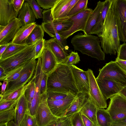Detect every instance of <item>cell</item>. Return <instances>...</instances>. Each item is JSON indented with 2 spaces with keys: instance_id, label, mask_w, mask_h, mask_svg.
Listing matches in <instances>:
<instances>
[{
  "instance_id": "obj_32",
  "label": "cell",
  "mask_w": 126,
  "mask_h": 126,
  "mask_svg": "<svg viewBox=\"0 0 126 126\" xmlns=\"http://www.w3.org/2000/svg\"><path fill=\"white\" fill-rule=\"evenodd\" d=\"M28 46L10 43L0 57V61L12 56L21 51Z\"/></svg>"
},
{
  "instance_id": "obj_17",
  "label": "cell",
  "mask_w": 126,
  "mask_h": 126,
  "mask_svg": "<svg viewBox=\"0 0 126 126\" xmlns=\"http://www.w3.org/2000/svg\"><path fill=\"white\" fill-rule=\"evenodd\" d=\"M18 13L15 9L11 0H0V25L5 26L17 18Z\"/></svg>"
},
{
  "instance_id": "obj_49",
  "label": "cell",
  "mask_w": 126,
  "mask_h": 126,
  "mask_svg": "<svg viewBox=\"0 0 126 126\" xmlns=\"http://www.w3.org/2000/svg\"><path fill=\"white\" fill-rule=\"evenodd\" d=\"M81 115L85 126H95L94 123L85 115L81 113Z\"/></svg>"
},
{
  "instance_id": "obj_47",
  "label": "cell",
  "mask_w": 126,
  "mask_h": 126,
  "mask_svg": "<svg viewBox=\"0 0 126 126\" xmlns=\"http://www.w3.org/2000/svg\"><path fill=\"white\" fill-rule=\"evenodd\" d=\"M56 126H72L71 119L66 116L59 118Z\"/></svg>"
},
{
  "instance_id": "obj_15",
  "label": "cell",
  "mask_w": 126,
  "mask_h": 126,
  "mask_svg": "<svg viewBox=\"0 0 126 126\" xmlns=\"http://www.w3.org/2000/svg\"><path fill=\"white\" fill-rule=\"evenodd\" d=\"M69 66L71 70L76 86L79 92L89 94V81L88 70L84 71L75 65Z\"/></svg>"
},
{
  "instance_id": "obj_23",
  "label": "cell",
  "mask_w": 126,
  "mask_h": 126,
  "mask_svg": "<svg viewBox=\"0 0 126 126\" xmlns=\"http://www.w3.org/2000/svg\"><path fill=\"white\" fill-rule=\"evenodd\" d=\"M17 18L20 21L22 26L35 22L36 18L28 2L25 1L21 8L18 12Z\"/></svg>"
},
{
  "instance_id": "obj_45",
  "label": "cell",
  "mask_w": 126,
  "mask_h": 126,
  "mask_svg": "<svg viewBox=\"0 0 126 126\" xmlns=\"http://www.w3.org/2000/svg\"><path fill=\"white\" fill-rule=\"evenodd\" d=\"M48 75L43 72L40 83V95L47 93V81Z\"/></svg>"
},
{
  "instance_id": "obj_29",
  "label": "cell",
  "mask_w": 126,
  "mask_h": 126,
  "mask_svg": "<svg viewBox=\"0 0 126 126\" xmlns=\"http://www.w3.org/2000/svg\"><path fill=\"white\" fill-rule=\"evenodd\" d=\"M44 32L41 25L37 24L28 37L26 42V45H35L44 39Z\"/></svg>"
},
{
  "instance_id": "obj_46",
  "label": "cell",
  "mask_w": 126,
  "mask_h": 126,
  "mask_svg": "<svg viewBox=\"0 0 126 126\" xmlns=\"http://www.w3.org/2000/svg\"><path fill=\"white\" fill-rule=\"evenodd\" d=\"M117 59L126 61V43L121 45L119 50L117 53Z\"/></svg>"
},
{
  "instance_id": "obj_26",
  "label": "cell",
  "mask_w": 126,
  "mask_h": 126,
  "mask_svg": "<svg viewBox=\"0 0 126 126\" xmlns=\"http://www.w3.org/2000/svg\"><path fill=\"white\" fill-rule=\"evenodd\" d=\"M71 0H57L54 6L50 9L51 15L53 20L65 18L64 14Z\"/></svg>"
},
{
  "instance_id": "obj_60",
  "label": "cell",
  "mask_w": 126,
  "mask_h": 126,
  "mask_svg": "<svg viewBox=\"0 0 126 126\" xmlns=\"http://www.w3.org/2000/svg\"><path fill=\"white\" fill-rule=\"evenodd\" d=\"M0 126H8V123L0 125Z\"/></svg>"
},
{
  "instance_id": "obj_12",
  "label": "cell",
  "mask_w": 126,
  "mask_h": 126,
  "mask_svg": "<svg viewBox=\"0 0 126 126\" xmlns=\"http://www.w3.org/2000/svg\"><path fill=\"white\" fill-rule=\"evenodd\" d=\"M76 96L70 94L63 99L57 100L47 99L48 107L53 114L58 118L65 116Z\"/></svg>"
},
{
  "instance_id": "obj_27",
  "label": "cell",
  "mask_w": 126,
  "mask_h": 126,
  "mask_svg": "<svg viewBox=\"0 0 126 126\" xmlns=\"http://www.w3.org/2000/svg\"><path fill=\"white\" fill-rule=\"evenodd\" d=\"M98 108L93 103L90 97L80 112L90 120L95 126H98L96 119V112Z\"/></svg>"
},
{
  "instance_id": "obj_20",
  "label": "cell",
  "mask_w": 126,
  "mask_h": 126,
  "mask_svg": "<svg viewBox=\"0 0 126 126\" xmlns=\"http://www.w3.org/2000/svg\"><path fill=\"white\" fill-rule=\"evenodd\" d=\"M45 44L51 50L55 56L58 64H64L69 55L66 50L63 48L54 38L45 40Z\"/></svg>"
},
{
  "instance_id": "obj_51",
  "label": "cell",
  "mask_w": 126,
  "mask_h": 126,
  "mask_svg": "<svg viewBox=\"0 0 126 126\" xmlns=\"http://www.w3.org/2000/svg\"><path fill=\"white\" fill-rule=\"evenodd\" d=\"M111 126H126V117L120 120L112 122Z\"/></svg>"
},
{
  "instance_id": "obj_3",
  "label": "cell",
  "mask_w": 126,
  "mask_h": 126,
  "mask_svg": "<svg viewBox=\"0 0 126 126\" xmlns=\"http://www.w3.org/2000/svg\"><path fill=\"white\" fill-rule=\"evenodd\" d=\"M71 43L75 50L99 61L104 60L105 54L101 48L98 37L79 33L72 38Z\"/></svg>"
},
{
  "instance_id": "obj_39",
  "label": "cell",
  "mask_w": 126,
  "mask_h": 126,
  "mask_svg": "<svg viewBox=\"0 0 126 126\" xmlns=\"http://www.w3.org/2000/svg\"><path fill=\"white\" fill-rule=\"evenodd\" d=\"M80 61V57L78 53L77 52L72 51L69 54L67 60L63 64L69 66L77 64Z\"/></svg>"
},
{
  "instance_id": "obj_24",
  "label": "cell",
  "mask_w": 126,
  "mask_h": 126,
  "mask_svg": "<svg viewBox=\"0 0 126 126\" xmlns=\"http://www.w3.org/2000/svg\"><path fill=\"white\" fill-rule=\"evenodd\" d=\"M105 1L97 2V5L93 10L88 20L84 34L87 35L92 34L93 29L101 13Z\"/></svg>"
},
{
  "instance_id": "obj_40",
  "label": "cell",
  "mask_w": 126,
  "mask_h": 126,
  "mask_svg": "<svg viewBox=\"0 0 126 126\" xmlns=\"http://www.w3.org/2000/svg\"><path fill=\"white\" fill-rule=\"evenodd\" d=\"M70 94H65L59 92L47 91V99L57 100L65 98Z\"/></svg>"
},
{
  "instance_id": "obj_34",
  "label": "cell",
  "mask_w": 126,
  "mask_h": 126,
  "mask_svg": "<svg viewBox=\"0 0 126 126\" xmlns=\"http://www.w3.org/2000/svg\"><path fill=\"white\" fill-rule=\"evenodd\" d=\"M88 0H79L67 16L70 18L87 8Z\"/></svg>"
},
{
  "instance_id": "obj_57",
  "label": "cell",
  "mask_w": 126,
  "mask_h": 126,
  "mask_svg": "<svg viewBox=\"0 0 126 126\" xmlns=\"http://www.w3.org/2000/svg\"><path fill=\"white\" fill-rule=\"evenodd\" d=\"M8 126H18L13 120L11 121L8 123Z\"/></svg>"
},
{
  "instance_id": "obj_14",
  "label": "cell",
  "mask_w": 126,
  "mask_h": 126,
  "mask_svg": "<svg viewBox=\"0 0 126 126\" xmlns=\"http://www.w3.org/2000/svg\"><path fill=\"white\" fill-rule=\"evenodd\" d=\"M96 80L102 94L106 100L119 94L125 87L119 83L110 79H96Z\"/></svg>"
},
{
  "instance_id": "obj_22",
  "label": "cell",
  "mask_w": 126,
  "mask_h": 126,
  "mask_svg": "<svg viewBox=\"0 0 126 126\" xmlns=\"http://www.w3.org/2000/svg\"><path fill=\"white\" fill-rule=\"evenodd\" d=\"M36 25L35 22L21 27L16 33L11 43L19 45H27V40Z\"/></svg>"
},
{
  "instance_id": "obj_19",
  "label": "cell",
  "mask_w": 126,
  "mask_h": 126,
  "mask_svg": "<svg viewBox=\"0 0 126 126\" xmlns=\"http://www.w3.org/2000/svg\"><path fill=\"white\" fill-rule=\"evenodd\" d=\"M21 27V23L17 18L13 19L5 26L0 32V46L7 44L12 41Z\"/></svg>"
},
{
  "instance_id": "obj_11",
  "label": "cell",
  "mask_w": 126,
  "mask_h": 126,
  "mask_svg": "<svg viewBox=\"0 0 126 126\" xmlns=\"http://www.w3.org/2000/svg\"><path fill=\"white\" fill-rule=\"evenodd\" d=\"M89 81V94L92 101L98 108L107 107L106 99L102 94L97 82L93 71L88 70Z\"/></svg>"
},
{
  "instance_id": "obj_48",
  "label": "cell",
  "mask_w": 126,
  "mask_h": 126,
  "mask_svg": "<svg viewBox=\"0 0 126 126\" xmlns=\"http://www.w3.org/2000/svg\"><path fill=\"white\" fill-rule=\"evenodd\" d=\"M13 5L17 12L21 8L24 2V0H11Z\"/></svg>"
},
{
  "instance_id": "obj_28",
  "label": "cell",
  "mask_w": 126,
  "mask_h": 126,
  "mask_svg": "<svg viewBox=\"0 0 126 126\" xmlns=\"http://www.w3.org/2000/svg\"><path fill=\"white\" fill-rule=\"evenodd\" d=\"M111 1V0L105 1L102 11L94 27L92 34H96L98 36L101 33Z\"/></svg>"
},
{
  "instance_id": "obj_1",
  "label": "cell",
  "mask_w": 126,
  "mask_h": 126,
  "mask_svg": "<svg viewBox=\"0 0 126 126\" xmlns=\"http://www.w3.org/2000/svg\"><path fill=\"white\" fill-rule=\"evenodd\" d=\"M116 0H111L102 31L98 35L105 53L115 55L121 45L115 13Z\"/></svg>"
},
{
  "instance_id": "obj_13",
  "label": "cell",
  "mask_w": 126,
  "mask_h": 126,
  "mask_svg": "<svg viewBox=\"0 0 126 126\" xmlns=\"http://www.w3.org/2000/svg\"><path fill=\"white\" fill-rule=\"evenodd\" d=\"M73 23L70 18L67 17L49 22H43L41 25L44 31L53 38L55 32L59 33L66 31L72 27Z\"/></svg>"
},
{
  "instance_id": "obj_54",
  "label": "cell",
  "mask_w": 126,
  "mask_h": 126,
  "mask_svg": "<svg viewBox=\"0 0 126 126\" xmlns=\"http://www.w3.org/2000/svg\"><path fill=\"white\" fill-rule=\"evenodd\" d=\"M11 42L3 45L0 46V57L5 52Z\"/></svg>"
},
{
  "instance_id": "obj_58",
  "label": "cell",
  "mask_w": 126,
  "mask_h": 126,
  "mask_svg": "<svg viewBox=\"0 0 126 126\" xmlns=\"http://www.w3.org/2000/svg\"><path fill=\"white\" fill-rule=\"evenodd\" d=\"M57 120L54 122L45 126H56L57 124Z\"/></svg>"
},
{
  "instance_id": "obj_25",
  "label": "cell",
  "mask_w": 126,
  "mask_h": 126,
  "mask_svg": "<svg viewBox=\"0 0 126 126\" xmlns=\"http://www.w3.org/2000/svg\"><path fill=\"white\" fill-rule=\"evenodd\" d=\"M15 109L14 121L18 126H20L21 121L28 110L27 102L24 94L18 100Z\"/></svg>"
},
{
  "instance_id": "obj_44",
  "label": "cell",
  "mask_w": 126,
  "mask_h": 126,
  "mask_svg": "<svg viewBox=\"0 0 126 126\" xmlns=\"http://www.w3.org/2000/svg\"><path fill=\"white\" fill-rule=\"evenodd\" d=\"M72 126H85L80 111L75 114L70 118Z\"/></svg>"
},
{
  "instance_id": "obj_42",
  "label": "cell",
  "mask_w": 126,
  "mask_h": 126,
  "mask_svg": "<svg viewBox=\"0 0 126 126\" xmlns=\"http://www.w3.org/2000/svg\"><path fill=\"white\" fill-rule=\"evenodd\" d=\"M57 0H37L36 1L40 7L45 10L51 8Z\"/></svg>"
},
{
  "instance_id": "obj_30",
  "label": "cell",
  "mask_w": 126,
  "mask_h": 126,
  "mask_svg": "<svg viewBox=\"0 0 126 126\" xmlns=\"http://www.w3.org/2000/svg\"><path fill=\"white\" fill-rule=\"evenodd\" d=\"M96 119L98 126H111L112 120L111 116L104 108H98Z\"/></svg>"
},
{
  "instance_id": "obj_10",
  "label": "cell",
  "mask_w": 126,
  "mask_h": 126,
  "mask_svg": "<svg viewBox=\"0 0 126 126\" xmlns=\"http://www.w3.org/2000/svg\"><path fill=\"white\" fill-rule=\"evenodd\" d=\"M115 13L120 41L126 42V0H116Z\"/></svg>"
},
{
  "instance_id": "obj_9",
  "label": "cell",
  "mask_w": 126,
  "mask_h": 126,
  "mask_svg": "<svg viewBox=\"0 0 126 126\" xmlns=\"http://www.w3.org/2000/svg\"><path fill=\"white\" fill-rule=\"evenodd\" d=\"M35 116L38 126H45L59 118L53 114L48 107L47 93L41 96Z\"/></svg>"
},
{
  "instance_id": "obj_36",
  "label": "cell",
  "mask_w": 126,
  "mask_h": 126,
  "mask_svg": "<svg viewBox=\"0 0 126 126\" xmlns=\"http://www.w3.org/2000/svg\"><path fill=\"white\" fill-rule=\"evenodd\" d=\"M15 109H11L0 112V125L8 123L14 119Z\"/></svg>"
},
{
  "instance_id": "obj_52",
  "label": "cell",
  "mask_w": 126,
  "mask_h": 126,
  "mask_svg": "<svg viewBox=\"0 0 126 126\" xmlns=\"http://www.w3.org/2000/svg\"><path fill=\"white\" fill-rule=\"evenodd\" d=\"M115 61L126 72V61L116 58Z\"/></svg>"
},
{
  "instance_id": "obj_16",
  "label": "cell",
  "mask_w": 126,
  "mask_h": 126,
  "mask_svg": "<svg viewBox=\"0 0 126 126\" xmlns=\"http://www.w3.org/2000/svg\"><path fill=\"white\" fill-rule=\"evenodd\" d=\"M43 72L40 57L38 59L37 64L34 73L35 83V92L34 97L28 109L30 113L32 115H35L40 101V86Z\"/></svg>"
},
{
  "instance_id": "obj_59",
  "label": "cell",
  "mask_w": 126,
  "mask_h": 126,
  "mask_svg": "<svg viewBox=\"0 0 126 126\" xmlns=\"http://www.w3.org/2000/svg\"><path fill=\"white\" fill-rule=\"evenodd\" d=\"M5 27L4 26L0 25V32L3 30Z\"/></svg>"
},
{
  "instance_id": "obj_4",
  "label": "cell",
  "mask_w": 126,
  "mask_h": 126,
  "mask_svg": "<svg viewBox=\"0 0 126 126\" xmlns=\"http://www.w3.org/2000/svg\"><path fill=\"white\" fill-rule=\"evenodd\" d=\"M35 44L27 46L24 49L0 61V66L4 70L6 74L12 70L35 58Z\"/></svg>"
},
{
  "instance_id": "obj_33",
  "label": "cell",
  "mask_w": 126,
  "mask_h": 126,
  "mask_svg": "<svg viewBox=\"0 0 126 126\" xmlns=\"http://www.w3.org/2000/svg\"><path fill=\"white\" fill-rule=\"evenodd\" d=\"M35 83L34 75L28 83L25 91L24 95L27 102L28 109L35 94Z\"/></svg>"
},
{
  "instance_id": "obj_8",
  "label": "cell",
  "mask_w": 126,
  "mask_h": 126,
  "mask_svg": "<svg viewBox=\"0 0 126 126\" xmlns=\"http://www.w3.org/2000/svg\"><path fill=\"white\" fill-rule=\"evenodd\" d=\"M93 10L87 8L85 10L72 16L70 18L73 22L72 27L66 31L59 33L66 40L75 32L79 31L84 32L88 20Z\"/></svg>"
},
{
  "instance_id": "obj_53",
  "label": "cell",
  "mask_w": 126,
  "mask_h": 126,
  "mask_svg": "<svg viewBox=\"0 0 126 126\" xmlns=\"http://www.w3.org/2000/svg\"><path fill=\"white\" fill-rule=\"evenodd\" d=\"M8 83L9 82L7 80L3 81L1 86L0 94L3 95L5 93Z\"/></svg>"
},
{
  "instance_id": "obj_41",
  "label": "cell",
  "mask_w": 126,
  "mask_h": 126,
  "mask_svg": "<svg viewBox=\"0 0 126 126\" xmlns=\"http://www.w3.org/2000/svg\"><path fill=\"white\" fill-rule=\"evenodd\" d=\"M17 101L15 100H2L0 101V112L14 108Z\"/></svg>"
},
{
  "instance_id": "obj_18",
  "label": "cell",
  "mask_w": 126,
  "mask_h": 126,
  "mask_svg": "<svg viewBox=\"0 0 126 126\" xmlns=\"http://www.w3.org/2000/svg\"><path fill=\"white\" fill-rule=\"evenodd\" d=\"M43 72L48 75L55 69L58 64L56 59L50 49L45 44V47L40 57Z\"/></svg>"
},
{
  "instance_id": "obj_21",
  "label": "cell",
  "mask_w": 126,
  "mask_h": 126,
  "mask_svg": "<svg viewBox=\"0 0 126 126\" xmlns=\"http://www.w3.org/2000/svg\"><path fill=\"white\" fill-rule=\"evenodd\" d=\"M90 97L88 93L79 92L71 103L65 116L70 118L75 114L80 111Z\"/></svg>"
},
{
  "instance_id": "obj_50",
  "label": "cell",
  "mask_w": 126,
  "mask_h": 126,
  "mask_svg": "<svg viewBox=\"0 0 126 126\" xmlns=\"http://www.w3.org/2000/svg\"><path fill=\"white\" fill-rule=\"evenodd\" d=\"M79 0H71L64 15V17H67V16L75 4Z\"/></svg>"
},
{
  "instance_id": "obj_31",
  "label": "cell",
  "mask_w": 126,
  "mask_h": 126,
  "mask_svg": "<svg viewBox=\"0 0 126 126\" xmlns=\"http://www.w3.org/2000/svg\"><path fill=\"white\" fill-rule=\"evenodd\" d=\"M28 83L26 85L8 93L3 95L0 94V101L2 100L17 101L21 96L24 94Z\"/></svg>"
},
{
  "instance_id": "obj_56",
  "label": "cell",
  "mask_w": 126,
  "mask_h": 126,
  "mask_svg": "<svg viewBox=\"0 0 126 126\" xmlns=\"http://www.w3.org/2000/svg\"><path fill=\"white\" fill-rule=\"evenodd\" d=\"M119 94L121 95L126 98V86L124 87L120 92Z\"/></svg>"
},
{
  "instance_id": "obj_35",
  "label": "cell",
  "mask_w": 126,
  "mask_h": 126,
  "mask_svg": "<svg viewBox=\"0 0 126 126\" xmlns=\"http://www.w3.org/2000/svg\"><path fill=\"white\" fill-rule=\"evenodd\" d=\"M29 62L17 67L10 71L6 74L3 81L7 80L9 82L17 79L20 76L24 66Z\"/></svg>"
},
{
  "instance_id": "obj_37",
  "label": "cell",
  "mask_w": 126,
  "mask_h": 126,
  "mask_svg": "<svg viewBox=\"0 0 126 126\" xmlns=\"http://www.w3.org/2000/svg\"><path fill=\"white\" fill-rule=\"evenodd\" d=\"M20 126H38L35 115H32L28 110L25 115Z\"/></svg>"
},
{
  "instance_id": "obj_2",
  "label": "cell",
  "mask_w": 126,
  "mask_h": 126,
  "mask_svg": "<svg viewBox=\"0 0 126 126\" xmlns=\"http://www.w3.org/2000/svg\"><path fill=\"white\" fill-rule=\"evenodd\" d=\"M47 91L71 94L76 96L79 91L69 66L58 64L55 70L48 75Z\"/></svg>"
},
{
  "instance_id": "obj_38",
  "label": "cell",
  "mask_w": 126,
  "mask_h": 126,
  "mask_svg": "<svg viewBox=\"0 0 126 126\" xmlns=\"http://www.w3.org/2000/svg\"><path fill=\"white\" fill-rule=\"evenodd\" d=\"M25 1L29 3L36 18H43L42 13L43 10L41 8L36 1L35 0H27Z\"/></svg>"
},
{
  "instance_id": "obj_5",
  "label": "cell",
  "mask_w": 126,
  "mask_h": 126,
  "mask_svg": "<svg viewBox=\"0 0 126 126\" xmlns=\"http://www.w3.org/2000/svg\"><path fill=\"white\" fill-rule=\"evenodd\" d=\"M99 71L96 79H110L126 86V72L115 61L106 63Z\"/></svg>"
},
{
  "instance_id": "obj_55",
  "label": "cell",
  "mask_w": 126,
  "mask_h": 126,
  "mask_svg": "<svg viewBox=\"0 0 126 126\" xmlns=\"http://www.w3.org/2000/svg\"><path fill=\"white\" fill-rule=\"evenodd\" d=\"M6 74L5 73L4 69L0 66V81H3L5 77Z\"/></svg>"
},
{
  "instance_id": "obj_43",
  "label": "cell",
  "mask_w": 126,
  "mask_h": 126,
  "mask_svg": "<svg viewBox=\"0 0 126 126\" xmlns=\"http://www.w3.org/2000/svg\"><path fill=\"white\" fill-rule=\"evenodd\" d=\"M45 40L44 39H43L35 44V59H38L40 57L44 48Z\"/></svg>"
},
{
  "instance_id": "obj_7",
  "label": "cell",
  "mask_w": 126,
  "mask_h": 126,
  "mask_svg": "<svg viewBox=\"0 0 126 126\" xmlns=\"http://www.w3.org/2000/svg\"><path fill=\"white\" fill-rule=\"evenodd\" d=\"M110 98L109 105L106 110L110 115L112 122L126 118V98L118 94Z\"/></svg>"
},
{
  "instance_id": "obj_6",
  "label": "cell",
  "mask_w": 126,
  "mask_h": 126,
  "mask_svg": "<svg viewBox=\"0 0 126 126\" xmlns=\"http://www.w3.org/2000/svg\"><path fill=\"white\" fill-rule=\"evenodd\" d=\"M37 63L35 58L29 62L24 66L19 77L16 80L9 82L4 94L11 92L29 82L34 75Z\"/></svg>"
}]
</instances>
